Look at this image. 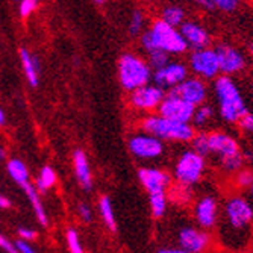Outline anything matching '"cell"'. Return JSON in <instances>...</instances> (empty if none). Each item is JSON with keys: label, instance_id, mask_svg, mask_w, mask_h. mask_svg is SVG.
I'll use <instances>...</instances> for the list:
<instances>
[{"label": "cell", "instance_id": "cell-12", "mask_svg": "<svg viewBox=\"0 0 253 253\" xmlns=\"http://www.w3.org/2000/svg\"><path fill=\"white\" fill-rule=\"evenodd\" d=\"M194 109H196L194 105L182 100L177 96L166 93V97L163 99V102H161L159 106H158V114H159V116L166 117V119L174 120V122L191 123Z\"/></svg>", "mask_w": 253, "mask_h": 253}, {"label": "cell", "instance_id": "cell-5", "mask_svg": "<svg viewBox=\"0 0 253 253\" xmlns=\"http://www.w3.org/2000/svg\"><path fill=\"white\" fill-rule=\"evenodd\" d=\"M117 67L120 85L129 93L152 81V68L149 62L135 53H123Z\"/></svg>", "mask_w": 253, "mask_h": 253}, {"label": "cell", "instance_id": "cell-3", "mask_svg": "<svg viewBox=\"0 0 253 253\" xmlns=\"http://www.w3.org/2000/svg\"><path fill=\"white\" fill-rule=\"evenodd\" d=\"M141 130L159 138L163 141H179L188 143L196 135V130L191 123H180L163 116H149L141 122Z\"/></svg>", "mask_w": 253, "mask_h": 253}, {"label": "cell", "instance_id": "cell-32", "mask_svg": "<svg viewBox=\"0 0 253 253\" xmlns=\"http://www.w3.org/2000/svg\"><path fill=\"white\" fill-rule=\"evenodd\" d=\"M67 244L72 253H84V249L81 246V240L76 229H68L67 231Z\"/></svg>", "mask_w": 253, "mask_h": 253}, {"label": "cell", "instance_id": "cell-6", "mask_svg": "<svg viewBox=\"0 0 253 253\" xmlns=\"http://www.w3.org/2000/svg\"><path fill=\"white\" fill-rule=\"evenodd\" d=\"M205 167V158L202 155L196 153L194 150H185L177 159L173 176L180 187L188 188L200 182Z\"/></svg>", "mask_w": 253, "mask_h": 253}, {"label": "cell", "instance_id": "cell-22", "mask_svg": "<svg viewBox=\"0 0 253 253\" xmlns=\"http://www.w3.org/2000/svg\"><path fill=\"white\" fill-rule=\"evenodd\" d=\"M214 116H215L214 106H211L208 103H202V105L196 106V109H194L191 125H193V127H205L214 120Z\"/></svg>", "mask_w": 253, "mask_h": 253}, {"label": "cell", "instance_id": "cell-10", "mask_svg": "<svg viewBox=\"0 0 253 253\" xmlns=\"http://www.w3.org/2000/svg\"><path fill=\"white\" fill-rule=\"evenodd\" d=\"M127 146L130 153L140 159H155L164 153V141L144 130L132 135Z\"/></svg>", "mask_w": 253, "mask_h": 253}, {"label": "cell", "instance_id": "cell-33", "mask_svg": "<svg viewBox=\"0 0 253 253\" xmlns=\"http://www.w3.org/2000/svg\"><path fill=\"white\" fill-rule=\"evenodd\" d=\"M211 5L214 8H218L220 11H224V12H232L237 9L240 0H210Z\"/></svg>", "mask_w": 253, "mask_h": 253}, {"label": "cell", "instance_id": "cell-40", "mask_svg": "<svg viewBox=\"0 0 253 253\" xmlns=\"http://www.w3.org/2000/svg\"><path fill=\"white\" fill-rule=\"evenodd\" d=\"M0 208H3V210L11 208V202H9V199L5 197V196H2V194H0Z\"/></svg>", "mask_w": 253, "mask_h": 253}, {"label": "cell", "instance_id": "cell-34", "mask_svg": "<svg viewBox=\"0 0 253 253\" xmlns=\"http://www.w3.org/2000/svg\"><path fill=\"white\" fill-rule=\"evenodd\" d=\"M237 183L241 188H249L253 183V171L252 170H238L237 174Z\"/></svg>", "mask_w": 253, "mask_h": 253}, {"label": "cell", "instance_id": "cell-27", "mask_svg": "<svg viewBox=\"0 0 253 253\" xmlns=\"http://www.w3.org/2000/svg\"><path fill=\"white\" fill-rule=\"evenodd\" d=\"M161 20L166 21L167 25L173 26V28H179L183 21H185V11H183L180 6H167L163 11V17Z\"/></svg>", "mask_w": 253, "mask_h": 253}, {"label": "cell", "instance_id": "cell-7", "mask_svg": "<svg viewBox=\"0 0 253 253\" xmlns=\"http://www.w3.org/2000/svg\"><path fill=\"white\" fill-rule=\"evenodd\" d=\"M224 217L232 234H247L253 224V205L246 197H231L224 205Z\"/></svg>", "mask_w": 253, "mask_h": 253}, {"label": "cell", "instance_id": "cell-21", "mask_svg": "<svg viewBox=\"0 0 253 253\" xmlns=\"http://www.w3.org/2000/svg\"><path fill=\"white\" fill-rule=\"evenodd\" d=\"M23 191L26 193V196L29 197L31 203H32V208L35 211V215L38 218V221L42 224V226H47V215H45V211L42 208V203H41V199L38 196V190L32 185V183H25V185L21 187Z\"/></svg>", "mask_w": 253, "mask_h": 253}, {"label": "cell", "instance_id": "cell-24", "mask_svg": "<svg viewBox=\"0 0 253 253\" xmlns=\"http://www.w3.org/2000/svg\"><path fill=\"white\" fill-rule=\"evenodd\" d=\"M56 171L50 167V166H45L41 169L40 171V176L37 179V190L40 193H45L47 190H50L55 183H56Z\"/></svg>", "mask_w": 253, "mask_h": 253}, {"label": "cell", "instance_id": "cell-42", "mask_svg": "<svg viewBox=\"0 0 253 253\" xmlns=\"http://www.w3.org/2000/svg\"><path fill=\"white\" fill-rule=\"evenodd\" d=\"M6 123V116H5V111L0 108V126H3Z\"/></svg>", "mask_w": 253, "mask_h": 253}, {"label": "cell", "instance_id": "cell-14", "mask_svg": "<svg viewBox=\"0 0 253 253\" xmlns=\"http://www.w3.org/2000/svg\"><path fill=\"white\" fill-rule=\"evenodd\" d=\"M177 243L180 249L190 253H205L211 246V235L202 227L185 226L179 229Z\"/></svg>", "mask_w": 253, "mask_h": 253}, {"label": "cell", "instance_id": "cell-46", "mask_svg": "<svg viewBox=\"0 0 253 253\" xmlns=\"http://www.w3.org/2000/svg\"><path fill=\"white\" fill-rule=\"evenodd\" d=\"M249 188H250V193H252V196H253V183H252V185H250Z\"/></svg>", "mask_w": 253, "mask_h": 253}, {"label": "cell", "instance_id": "cell-37", "mask_svg": "<svg viewBox=\"0 0 253 253\" xmlns=\"http://www.w3.org/2000/svg\"><path fill=\"white\" fill-rule=\"evenodd\" d=\"M0 249H3L6 253H18L15 249V244H12L8 238H5L2 234H0Z\"/></svg>", "mask_w": 253, "mask_h": 253}, {"label": "cell", "instance_id": "cell-45", "mask_svg": "<svg viewBox=\"0 0 253 253\" xmlns=\"http://www.w3.org/2000/svg\"><path fill=\"white\" fill-rule=\"evenodd\" d=\"M249 52H250V55L253 56V44H250V45H249Z\"/></svg>", "mask_w": 253, "mask_h": 253}, {"label": "cell", "instance_id": "cell-18", "mask_svg": "<svg viewBox=\"0 0 253 253\" xmlns=\"http://www.w3.org/2000/svg\"><path fill=\"white\" fill-rule=\"evenodd\" d=\"M138 179L143 183V187L146 188V191L150 193H159V191H166L171 182V176L161 170V169H155V167H144L138 171Z\"/></svg>", "mask_w": 253, "mask_h": 253}, {"label": "cell", "instance_id": "cell-38", "mask_svg": "<svg viewBox=\"0 0 253 253\" xmlns=\"http://www.w3.org/2000/svg\"><path fill=\"white\" fill-rule=\"evenodd\" d=\"M15 249H17L18 253H37V252L28 244V241H25V240H18V241L15 243Z\"/></svg>", "mask_w": 253, "mask_h": 253}, {"label": "cell", "instance_id": "cell-39", "mask_svg": "<svg viewBox=\"0 0 253 253\" xmlns=\"http://www.w3.org/2000/svg\"><path fill=\"white\" fill-rule=\"evenodd\" d=\"M191 2H194L196 5H199V6L205 8V9H214V6L211 5L210 0H191Z\"/></svg>", "mask_w": 253, "mask_h": 253}, {"label": "cell", "instance_id": "cell-16", "mask_svg": "<svg viewBox=\"0 0 253 253\" xmlns=\"http://www.w3.org/2000/svg\"><path fill=\"white\" fill-rule=\"evenodd\" d=\"M194 218L197 224L205 229L211 231L218 223V202L212 196H205L199 199L194 205Z\"/></svg>", "mask_w": 253, "mask_h": 253}, {"label": "cell", "instance_id": "cell-48", "mask_svg": "<svg viewBox=\"0 0 253 253\" xmlns=\"http://www.w3.org/2000/svg\"><path fill=\"white\" fill-rule=\"evenodd\" d=\"M252 93H253V84H252Z\"/></svg>", "mask_w": 253, "mask_h": 253}, {"label": "cell", "instance_id": "cell-41", "mask_svg": "<svg viewBox=\"0 0 253 253\" xmlns=\"http://www.w3.org/2000/svg\"><path fill=\"white\" fill-rule=\"evenodd\" d=\"M158 253H190V252L183 250V249H161V250H158Z\"/></svg>", "mask_w": 253, "mask_h": 253}, {"label": "cell", "instance_id": "cell-23", "mask_svg": "<svg viewBox=\"0 0 253 253\" xmlns=\"http://www.w3.org/2000/svg\"><path fill=\"white\" fill-rule=\"evenodd\" d=\"M8 173L9 176L14 179V182H17L20 187H23L25 183L29 182V171H28V167L26 164L23 163L21 159H9V163H8Z\"/></svg>", "mask_w": 253, "mask_h": 253}, {"label": "cell", "instance_id": "cell-44", "mask_svg": "<svg viewBox=\"0 0 253 253\" xmlns=\"http://www.w3.org/2000/svg\"><path fill=\"white\" fill-rule=\"evenodd\" d=\"M94 3H97V5H105L106 2H109V0H93Z\"/></svg>", "mask_w": 253, "mask_h": 253}, {"label": "cell", "instance_id": "cell-25", "mask_svg": "<svg viewBox=\"0 0 253 253\" xmlns=\"http://www.w3.org/2000/svg\"><path fill=\"white\" fill-rule=\"evenodd\" d=\"M149 202H150V210L155 218L164 217L167 211V196L166 191H159V193H150L149 194Z\"/></svg>", "mask_w": 253, "mask_h": 253}, {"label": "cell", "instance_id": "cell-9", "mask_svg": "<svg viewBox=\"0 0 253 253\" xmlns=\"http://www.w3.org/2000/svg\"><path fill=\"white\" fill-rule=\"evenodd\" d=\"M169 94L177 96L182 100H185L194 106H199L202 103L206 102L208 99V85L206 82L197 76L194 78H185L179 85L170 88L169 91H166Z\"/></svg>", "mask_w": 253, "mask_h": 253}, {"label": "cell", "instance_id": "cell-31", "mask_svg": "<svg viewBox=\"0 0 253 253\" xmlns=\"http://www.w3.org/2000/svg\"><path fill=\"white\" fill-rule=\"evenodd\" d=\"M38 6H40V0H20V6H18L20 17L21 18L31 17Z\"/></svg>", "mask_w": 253, "mask_h": 253}, {"label": "cell", "instance_id": "cell-47", "mask_svg": "<svg viewBox=\"0 0 253 253\" xmlns=\"http://www.w3.org/2000/svg\"><path fill=\"white\" fill-rule=\"evenodd\" d=\"M238 253H253V252H247V250H241V252H238Z\"/></svg>", "mask_w": 253, "mask_h": 253}, {"label": "cell", "instance_id": "cell-26", "mask_svg": "<svg viewBox=\"0 0 253 253\" xmlns=\"http://www.w3.org/2000/svg\"><path fill=\"white\" fill-rule=\"evenodd\" d=\"M99 210H100L102 218L105 220L106 226L111 229L112 232H116L117 231V221H116V215H114V208H112V203H111L109 197L103 196L99 200Z\"/></svg>", "mask_w": 253, "mask_h": 253}, {"label": "cell", "instance_id": "cell-29", "mask_svg": "<svg viewBox=\"0 0 253 253\" xmlns=\"http://www.w3.org/2000/svg\"><path fill=\"white\" fill-rule=\"evenodd\" d=\"M191 144H193V150L199 155H202L203 158L211 155L210 153V146H208V133L205 132H200V133H196L191 140Z\"/></svg>", "mask_w": 253, "mask_h": 253}, {"label": "cell", "instance_id": "cell-19", "mask_svg": "<svg viewBox=\"0 0 253 253\" xmlns=\"http://www.w3.org/2000/svg\"><path fill=\"white\" fill-rule=\"evenodd\" d=\"M20 61H21V67H23V72H25L26 81L29 82L32 88H37L40 85V73H41L40 59L35 55H32L28 49L21 47Z\"/></svg>", "mask_w": 253, "mask_h": 253}, {"label": "cell", "instance_id": "cell-30", "mask_svg": "<svg viewBox=\"0 0 253 253\" xmlns=\"http://www.w3.org/2000/svg\"><path fill=\"white\" fill-rule=\"evenodd\" d=\"M144 28V15L141 11H133L132 15H130V20H129V34L132 37H136L140 34Z\"/></svg>", "mask_w": 253, "mask_h": 253}, {"label": "cell", "instance_id": "cell-11", "mask_svg": "<svg viewBox=\"0 0 253 253\" xmlns=\"http://www.w3.org/2000/svg\"><path fill=\"white\" fill-rule=\"evenodd\" d=\"M166 97V89L159 88L155 84H146L130 91L129 102L138 111H155L158 109L159 103Z\"/></svg>", "mask_w": 253, "mask_h": 253}, {"label": "cell", "instance_id": "cell-28", "mask_svg": "<svg viewBox=\"0 0 253 253\" xmlns=\"http://www.w3.org/2000/svg\"><path fill=\"white\" fill-rule=\"evenodd\" d=\"M147 56H149V65H150V68L152 70H158V68H161V67H164L166 64H169L170 61H171V55H169L167 52H164V50H152V52H149L147 53Z\"/></svg>", "mask_w": 253, "mask_h": 253}, {"label": "cell", "instance_id": "cell-35", "mask_svg": "<svg viewBox=\"0 0 253 253\" xmlns=\"http://www.w3.org/2000/svg\"><path fill=\"white\" fill-rule=\"evenodd\" d=\"M78 212H79L81 218H82L84 221H86V223H89L91 220H93V212H91V208H89L88 205H85V203H81V205H79Z\"/></svg>", "mask_w": 253, "mask_h": 253}, {"label": "cell", "instance_id": "cell-20", "mask_svg": "<svg viewBox=\"0 0 253 253\" xmlns=\"http://www.w3.org/2000/svg\"><path fill=\"white\" fill-rule=\"evenodd\" d=\"M73 169H75V174H76L79 183L82 185V188H85V190L93 188V176H91L88 156L81 149H76L73 152Z\"/></svg>", "mask_w": 253, "mask_h": 253}, {"label": "cell", "instance_id": "cell-13", "mask_svg": "<svg viewBox=\"0 0 253 253\" xmlns=\"http://www.w3.org/2000/svg\"><path fill=\"white\" fill-rule=\"evenodd\" d=\"M185 78H188V67L179 61H170L169 64L158 68V70H153L152 73L153 84L166 91L179 85Z\"/></svg>", "mask_w": 253, "mask_h": 253}, {"label": "cell", "instance_id": "cell-8", "mask_svg": "<svg viewBox=\"0 0 253 253\" xmlns=\"http://www.w3.org/2000/svg\"><path fill=\"white\" fill-rule=\"evenodd\" d=\"M188 64H190V70L194 73V76L203 81L215 79L220 75L218 58H217L215 50L211 47L193 50V53L190 55Z\"/></svg>", "mask_w": 253, "mask_h": 253}, {"label": "cell", "instance_id": "cell-43", "mask_svg": "<svg viewBox=\"0 0 253 253\" xmlns=\"http://www.w3.org/2000/svg\"><path fill=\"white\" fill-rule=\"evenodd\" d=\"M5 158H6V152L3 147H0V161H3Z\"/></svg>", "mask_w": 253, "mask_h": 253}, {"label": "cell", "instance_id": "cell-4", "mask_svg": "<svg viewBox=\"0 0 253 253\" xmlns=\"http://www.w3.org/2000/svg\"><path fill=\"white\" fill-rule=\"evenodd\" d=\"M210 153L220 158V164L226 171H238L243 169L244 155L241 153L240 144L232 135L224 132L208 133Z\"/></svg>", "mask_w": 253, "mask_h": 253}, {"label": "cell", "instance_id": "cell-36", "mask_svg": "<svg viewBox=\"0 0 253 253\" xmlns=\"http://www.w3.org/2000/svg\"><path fill=\"white\" fill-rule=\"evenodd\" d=\"M18 235L21 237V240H25V241H34V240H37V232L34 231V229L20 227L18 229Z\"/></svg>", "mask_w": 253, "mask_h": 253}, {"label": "cell", "instance_id": "cell-15", "mask_svg": "<svg viewBox=\"0 0 253 253\" xmlns=\"http://www.w3.org/2000/svg\"><path fill=\"white\" fill-rule=\"evenodd\" d=\"M214 50L218 58L220 73H223L226 76H231V75H237L244 70V67H246L244 55L237 47H234V45L218 44L217 47H214Z\"/></svg>", "mask_w": 253, "mask_h": 253}, {"label": "cell", "instance_id": "cell-1", "mask_svg": "<svg viewBox=\"0 0 253 253\" xmlns=\"http://www.w3.org/2000/svg\"><path fill=\"white\" fill-rule=\"evenodd\" d=\"M141 47L149 53L152 50H164L169 55H182L188 50V45L177 28L167 25L163 20H155L149 31L141 34Z\"/></svg>", "mask_w": 253, "mask_h": 253}, {"label": "cell", "instance_id": "cell-17", "mask_svg": "<svg viewBox=\"0 0 253 253\" xmlns=\"http://www.w3.org/2000/svg\"><path fill=\"white\" fill-rule=\"evenodd\" d=\"M179 32L182 34L183 40H185L188 49L197 50V49H205L210 47L211 44V37L206 32V29L199 25L196 21H183L179 26Z\"/></svg>", "mask_w": 253, "mask_h": 253}, {"label": "cell", "instance_id": "cell-2", "mask_svg": "<svg viewBox=\"0 0 253 253\" xmlns=\"http://www.w3.org/2000/svg\"><path fill=\"white\" fill-rule=\"evenodd\" d=\"M214 93L218 103L220 117L227 123H238L249 112L241 91L231 76H217L214 79Z\"/></svg>", "mask_w": 253, "mask_h": 253}]
</instances>
